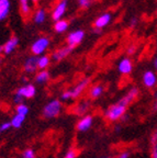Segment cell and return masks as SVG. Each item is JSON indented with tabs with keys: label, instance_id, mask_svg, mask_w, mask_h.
<instances>
[{
	"label": "cell",
	"instance_id": "4fadbf2b",
	"mask_svg": "<svg viewBox=\"0 0 157 158\" xmlns=\"http://www.w3.org/2000/svg\"><path fill=\"white\" fill-rule=\"evenodd\" d=\"M23 69L27 74H33V73L36 72L37 69V57L36 56H32L29 57V58L25 60L24 66H23Z\"/></svg>",
	"mask_w": 157,
	"mask_h": 158
},
{
	"label": "cell",
	"instance_id": "2e32d148",
	"mask_svg": "<svg viewBox=\"0 0 157 158\" xmlns=\"http://www.w3.org/2000/svg\"><path fill=\"white\" fill-rule=\"evenodd\" d=\"M10 11L9 0H0V21L5 20L8 17Z\"/></svg>",
	"mask_w": 157,
	"mask_h": 158
},
{
	"label": "cell",
	"instance_id": "8fae6325",
	"mask_svg": "<svg viewBox=\"0 0 157 158\" xmlns=\"http://www.w3.org/2000/svg\"><path fill=\"white\" fill-rule=\"evenodd\" d=\"M92 122H93V118L91 115H83V118H80L77 123V131L78 132H86L87 130L91 127L92 125Z\"/></svg>",
	"mask_w": 157,
	"mask_h": 158
},
{
	"label": "cell",
	"instance_id": "7402d4cb",
	"mask_svg": "<svg viewBox=\"0 0 157 158\" xmlns=\"http://www.w3.org/2000/svg\"><path fill=\"white\" fill-rule=\"evenodd\" d=\"M45 18H46V12H45L43 9H39L36 10V12L34 13V17L33 20L36 24H42V23L45 21Z\"/></svg>",
	"mask_w": 157,
	"mask_h": 158
},
{
	"label": "cell",
	"instance_id": "836d02e7",
	"mask_svg": "<svg viewBox=\"0 0 157 158\" xmlns=\"http://www.w3.org/2000/svg\"><path fill=\"white\" fill-rule=\"evenodd\" d=\"M151 142H152V144H154V143H156V142H157V130H156V131H154V133L152 134Z\"/></svg>",
	"mask_w": 157,
	"mask_h": 158
},
{
	"label": "cell",
	"instance_id": "d6a6232c",
	"mask_svg": "<svg viewBox=\"0 0 157 158\" xmlns=\"http://www.w3.org/2000/svg\"><path fill=\"white\" fill-rule=\"evenodd\" d=\"M129 157H130V153L129 152H122V153L119 154L117 158H129Z\"/></svg>",
	"mask_w": 157,
	"mask_h": 158
},
{
	"label": "cell",
	"instance_id": "7a4b0ae2",
	"mask_svg": "<svg viewBox=\"0 0 157 158\" xmlns=\"http://www.w3.org/2000/svg\"><path fill=\"white\" fill-rule=\"evenodd\" d=\"M62 111V102L57 99H54L52 101L47 102L43 108V116L45 118H54L59 115Z\"/></svg>",
	"mask_w": 157,
	"mask_h": 158
},
{
	"label": "cell",
	"instance_id": "d590c367",
	"mask_svg": "<svg viewBox=\"0 0 157 158\" xmlns=\"http://www.w3.org/2000/svg\"><path fill=\"white\" fill-rule=\"evenodd\" d=\"M153 65H154V68L157 70V57H155L154 60H153Z\"/></svg>",
	"mask_w": 157,
	"mask_h": 158
},
{
	"label": "cell",
	"instance_id": "9c48e42d",
	"mask_svg": "<svg viewBox=\"0 0 157 158\" xmlns=\"http://www.w3.org/2000/svg\"><path fill=\"white\" fill-rule=\"evenodd\" d=\"M36 89L33 85H24V86L20 87L17 90V94L22 97L23 99H31L35 96Z\"/></svg>",
	"mask_w": 157,
	"mask_h": 158
},
{
	"label": "cell",
	"instance_id": "ab89813d",
	"mask_svg": "<svg viewBox=\"0 0 157 158\" xmlns=\"http://www.w3.org/2000/svg\"><path fill=\"white\" fill-rule=\"evenodd\" d=\"M0 63H1V58H0Z\"/></svg>",
	"mask_w": 157,
	"mask_h": 158
},
{
	"label": "cell",
	"instance_id": "e575fe53",
	"mask_svg": "<svg viewBox=\"0 0 157 158\" xmlns=\"http://www.w3.org/2000/svg\"><path fill=\"white\" fill-rule=\"evenodd\" d=\"M153 111H154V112H156L157 111V101H156V100H155V102H154V104H153Z\"/></svg>",
	"mask_w": 157,
	"mask_h": 158
},
{
	"label": "cell",
	"instance_id": "60d3db41",
	"mask_svg": "<svg viewBox=\"0 0 157 158\" xmlns=\"http://www.w3.org/2000/svg\"><path fill=\"white\" fill-rule=\"evenodd\" d=\"M104 158H110V157H104Z\"/></svg>",
	"mask_w": 157,
	"mask_h": 158
},
{
	"label": "cell",
	"instance_id": "5b68a950",
	"mask_svg": "<svg viewBox=\"0 0 157 158\" xmlns=\"http://www.w3.org/2000/svg\"><path fill=\"white\" fill-rule=\"evenodd\" d=\"M89 85H90V78H83L81 80H79L73 88L69 89L71 99L79 98L85 92V90L89 87Z\"/></svg>",
	"mask_w": 157,
	"mask_h": 158
},
{
	"label": "cell",
	"instance_id": "484cf974",
	"mask_svg": "<svg viewBox=\"0 0 157 158\" xmlns=\"http://www.w3.org/2000/svg\"><path fill=\"white\" fill-rule=\"evenodd\" d=\"M22 157L23 158H35L34 151L31 149V148H27V149L22 153Z\"/></svg>",
	"mask_w": 157,
	"mask_h": 158
},
{
	"label": "cell",
	"instance_id": "cb8c5ba5",
	"mask_svg": "<svg viewBox=\"0 0 157 158\" xmlns=\"http://www.w3.org/2000/svg\"><path fill=\"white\" fill-rule=\"evenodd\" d=\"M15 113L20 114V115H23V116H27L28 113H29V108H28L25 104H18L15 106Z\"/></svg>",
	"mask_w": 157,
	"mask_h": 158
},
{
	"label": "cell",
	"instance_id": "1f68e13d",
	"mask_svg": "<svg viewBox=\"0 0 157 158\" xmlns=\"http://www.w3.org/2000/svg\"><path fill=\"white\" fill-rule=\"evenodd\" d=\"M135 51H136V46H135V45H133V44H131L130 46L128 47V51H126V52H128L129 55H132V54H134V53H135Z\"/></svg>",
	"mask_w": 157,
	"mask_h": 158
},
{
	"label": "cell",
	"instance_id": "f35d334b",
	"mask_svg": "<svg viewBox=\"0 0 157 158\" xmlns=\"http://www.w3.org/2000/svg\"><path fill=\"white\" fill-rule=\"evenodd\" d=\"M31 1H33V2H37L39 0H31Z\"/></svg>",
	"mask_w": 157,
	"mask_h": 158
},
{
	"label": "cell",
	"instance_id": "30bf717a",
	"mask_svg": "<svg viewBox=\"0 0 157 158\" xmlns=\"http://www.w3.org/2000/svg\"><path fill=\"white\" fill-rule=\"evenodd\" d=\"M71 51H73L71 47L63 46V47H61V48L56 49V51L52 54L51 58L53 59V60H55V62H59V60H62V59L66 58V57L71 53Z\"/></svg>",
	"mask_w": 157,
	"mask_h": 158
},
{
	"label": "cell",
	"instance_id": "83f0119b",
	"mask_svg": "<svg viewBox=\"0 0 157 158\" xmlns=\"http://www.w3.org/2000/svg\"><path fill=\"white\" fill-rule=\"evenodd\" d=\"M61 99L63 100V101H68V100H70L71 96H70V92H69V90H65V91L62 92Z\"/></svg>",
	"mask_w": 157,
	"mask_h": 158
},
{
	"label": "cell",
	"instance_id": "7c38bea8",
	"mask_svg": "<svg viewBox=\"0 0 157 158\" xmlns=\"http://www.w3.org/2000/svg\"><path fill=\"white\" fill-rule=\"evenodd\" d=\"M111 21V15L110 13H103V15H101L100 17L98 18V19L95 21V31L96 32H99L102 27H107V25L110 23Z\"/></svg>",
	"mask_w": 157,
	"mask_h": 158
},
{
	"label": "cell",
	"instance_id": "ba28073f",
	"mask_svg": "<svg viewBox=\"0 0 157 158\" xmlns=\"http://www.w3.org/2000/svg\"><path fill=\"white\" fill-rule=\"evenodd\" d=\"M143 84L148 89L154 88L157 85V75L153 70H146L143 74Z\"/></svg>",
	"mask_w": 157,
	"mask_h": 158
},
{
	"label": "cell",
	"instance_id": "277c9868",
	"mask_svg": "<svg viewBox=\"0 0 157 158\" xmlns=\"http://www.w3.org/2000/svg\"><path fill=\"white\" fill-rule=\"evenodd\" d=\"M90 108H91L90 100L89 99H81L78 102H76V104H74V106H71L70 112L76 114V115H85V114L89 112Z\"/></svg>",
	"mask_w": 157,
	"mask_h": 158
},
{
	"label": "cell",
	"instance_id": "d4e9b609",
	"mask_svg": "<svg viewBox=\"0 0 157 158\" xmlns=\"http://www.w3.org/2000/svg\"><path fill=\"white\" fill-rule=\"evenodd\" d=\"M78 154H79L78 149H76V148H70V149L65 154V156L63 158H76L77 156H78Z\"/></svg>",
	"mask_w": 157,
	"mask_h": 158
},
{
	"label": "cell",
	"instance_id": "44dd1931",
	"mask_svg": "<svg viewBox=\"0 0 157 158\" xmlns=\"http://www.w3.org/2000/svg\"><path fill=\"white\" fill-rule=\"evenodd\" d=\"M68 29V22H67L66 20H58L55 22V25H54V30L56 31L57 33H63L65 32L66 30Z\"/></svg>",
	"mask_w": 157,
	"mask_h": 158
},
{
	"label": "cell",
	"instance_id": "3957f363",
	"mask_svg": "<svg viewBox=\"0 0 157 158\" xmlns=\"http://www.w3.org/2000/svg\"><path fill=\"white\" fill-rule=\"evenodd\" d=\"M49 45V37H45V36L39 37L32 44V46H31V52L33 53L34 56H39V55H42L46 51Z\"/></svg>",
	"mask_w": 157,
	"mask_h": 158
},
{
	"label": "cell",
	"instance_id": "603a6c76",
	"mask_svg": "<svg viewBox=\"0 0 157 158\" xmlns=\"http://www.w3.org/2000/svg\"><path fill=\"white\" fill-rule=\"evenodd\" d=\"M24 118H25V116L20 115V114H15V115L11 118V121H10L11 126H12V127H15V128L21 127V126H22V124H23V122H24Z\"/></svg>",
	"mask_w": 157,
	"mask_h": 158
},
{
	"label": "cell",
	"instance_id": "ac0fdd59",
	"mask_svg": "<svg viewBox=\"0 0 157 158\" xmlns=\"http://www.w3.org/2000/svg\"><path fill=\"white\" fill-rule=\"evenodd\" d=\"M49 63H51V57L47 55H41L37 58V69L46 70V68L49 66Z\"/></svg>",
	"mask_w": 157,
	"mask_h": 158
},
{
	"label": "cell",
	"instance_id": "52a82bcc",
	"mask_svg": "<svg viewBox=\"0 0 157 158\" xmlns=\"http://www.w3.org/2000/svg\"><path fill=\"white\" fill-rule=\"evenodd\" d=\"M67 9V0H61L56 6H55L53 12H52V18L54 21L63 19V15H65Z\"/></svg>",
	"mask_w": 157,
	"mask_h": 158
},
{
	"label": "cell",
	"instance_id": "4316f807",
	"mask_svg": "<svg viewBox=\"0 0 157 158\" xmlns=\"http://www.w3.org/2000/svg\"><path fill=\"white\" fill-rule=\"evenodd\" d=\"M10 127H11V123L10 122H3V123L0 124V133L7 132Z\"/></svg>",
	"mask_w": 157,
	"mask_h": 158
},
{
	"label": "cell",
	"instance_id": "6da1fadb",
	"mask_svg": "<svg viewBox=\"0 0 157 158\" xmlns=\"http://www.w3.org/2000/svg\"><path fill=\"white\" fill-rule=\"evenodd\" d=\"M138 94H140V91H138V88H132L119 101L111 104L104 111V116H106L107 120L110 122H116L118 120H121V118L126 113L129 106L138 98Z\"/></svg>",
	"mask_w": 157,
	"mask_h": 158
},
{
	"label": "cell",
	"instance_id": "e0dca14e",
	"mask_svg": "<svg viewBox=\"0 0 157 158\" xmlns=\"http://www.w3.org/2000/svg\"><path fill=\"white\" fill-rule=\"evenodd\" d=\"M103 94V87L101 85H95L91 86V88L88 91V97L89 99H98L99 97H101Z\"/></svg>",
	"mask_w": 157,
	"mask_h": 158
},
{
	"label": "cell",
	"instance_id": "4dcf8cb0",
	"mask_svg": "<svg viewBox=\"0 0 157 158\" xmlns=\"http://www.w3.org/2000/svg\"><path fill=\"white\" fill-rule=\"evenodd\" d=\"M23 100H24V99L22 98V97H20L19 94H15V98H13V101H15V103L17 104H22L23 103Z\"/></svg>",
	"mask_w": 157,
	"mask_h": 158
},
{
	"label": "cell",
	"instance_id": "5bb4252c",
	"mask_svg": "<svg viewBox=\"0 0 157 158\" xmlns=\"http://www.w3.org/2000/svg\"><path fill=\"white\" fill-rule=\"evenodd\" d=\"M119 72L121 73L122 75H129L131 74L133 69V64L132 60L130 58H123L120 63H119Z\"/></svg>",
	"mask_w": 157,
	"mask_h": 158
},
{
	"label": "cell",
	"instance_id": "d6986e66",
	"mask_svg": "<svg viewBox=\"0 0 157 158\" xmlns=\"http://www.w3.org/2000/svg\"><path fill=\"white\" fill-rule=\"evenodd\" d=\"M20 9L21 13L24 17H28L31 13V0H20Z\"/></svg>",
	"mask_w": 157,
	"mask_h": 158
},
{
	"label": "cell",
	"instance_id": "f1b7e54d",
	"mask_svg": "<svg viewBox=\"0 0 157 158\" xmlns=\"http://www.w3.org/2000/svg\"><path fill=\"white\" fill-rule=\"evenodd\" d=\"M151 157L157 158V142L152 144V148H151Z\"/></svg>",
	"mask_w": 157,
	"mask_h": 158
},
{
	"label": "cell",
	"instance_id": "ffe728a7",
	"mask_svg": "<svg viewBox=\"0 0 157 158\" xmlns=\"http://www.w3.org/2000/svg\"><path fill=\"white\" fill-rule=\"evenodd\" d=\"M49 80V74L47 70H40L35 76V81L37 84H46Z\"/></svg>",
	"mask_w": 157,
	"mask_h": 158
},
{
	"label": "cell",
	"instance_id": "8992f818",
	"mask_svg": "<svg viewBox=\"0 0 157 158\" xmlns=\"http://www.w3.org/2000/svg\"><path fill=\"white\" fill-rule=\"evenodd\" d=\"M83 36H85V32L81 30H77V31L71 32L67 36V46L74 48L75 46L80 44V42L83 40Z\"/></svg>",
	"mask_w": 157,
	"mask_h": 158
},
{
	"label": "cell",
	"instance_id": "8d00e7d4",
	"mask_svg": "<svg viewBox=\"0 0 157 158\" xmlns=\"http://www.w3.org/2000/svg\"><path fill=\"white\" fill-rule=\"evenodd\" d=\"M136 22H138V20H136V19H133L132 21H131V27H135Z\"/></svg>",
	"mask_w": 157,
	"mask_h": 158
},
{
	"label": "cell",
	"instance_id": "74e56055",
	"mask_svg": "<svg viewBox=\"0 0 157 158\" xmlns=\"http://www.w3.org/2000/svg\"><path fill=\"white\" fill-rule=\"evenodd\" d=\"M2 52H3V47H2V46H0V54H1Z\"/></svg>",
	"mask_w": 157,
	"mask_h": 158
},
{
	"label": "cell",
	"instance_id": "9a60e30c",
	"mask_svg": "<svg viewBox=\"0 0 157 158\" xmlns=\"http://www.w3.org/2000/svg\"><path fill=\"white\" fill-rule=\"evenodd\" d=\"M18 44H19V40H18V37H15V36L10 37L7 42L5 43V45L2 46L3 53H5V54H11V53L17 48Z\"/></svg>",
	"mask_w": 157,
	"mask_h": 158
},
{
	"label": "cell",
	"instance_id": "f546056e",
	"mask_svg": "<svg viewBox=\"0 0 157 158\" xmlns=\"http://www.w3.org/2000/svg\"><path fill=\"white\" fill-rule=\"evenodd\" d=\"M78 3L81 8H87L90 6L91 0H78Z\"/></svg>",
	"mask_w": 157,
	"mask_h": 158
}]
</instances>
